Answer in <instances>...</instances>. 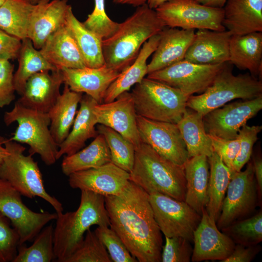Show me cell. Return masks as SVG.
<instances>
[{
    "instance_id": "obj_1",
    "label": "cell",
    "mask_w": 262,
    "mask_h": 262,
    "mask_svg": "<svg viewBox=\"0 0 262 262\" xmlns=\"http://www.w3.org/2000/svg\"><path fill=\"white\" fill-rule=\"evenodd\" d=\"M110 227L138 262H160L162 232L151 207L148 194L130 181L119 196H104Z\"/></svg>"
},
{
    "instance_id": "obj_2",
    "label": "cell",
    "mask_w": 262,
    "mask_h": 262,
    "mask_svg": "<svg viewBox=\"0 0 262 262\" xmlns=\"http://www.w3.org/2000/svg\"><path fill=\"white\" fill-rule=\"evenodd\" d=\"M165 27L147 3L137 7L112 36L103 39L105 65L121 72L134 62L144 44Z\"/></svg>"
},
{
    "instance_id": "obj_3",
    "label": "cell",
    "mask_w": 262,
    "mask_h": 262,
    "mask_svg": "<svg viewBox=\"0 0 262 262\" xmlns=\"http://www.w3.org/2000/svg\"><path fill=\"white\" fill-rule=\"evenodd\" d=\"M54 227V250L57 262L66 260L81 246L84 234L94 225L110 227L104 196L81 191L78 208L74 212L57 213Z\"/></svg>"
},
{
    "instance_id": "obj_4",
    "label": "cell",
    "mask_w": 262,
    "mask_h": 262,
    "mask_svg": "<svg viewBox=\"0 0 262 262\" xmlns=\"http://www.w3.org/2000/svg\"><path fill=\"white\" fill-rule=\"evenodd\" d=\"M130 180L148 194L159 193L184 201L186 180L184 167L163 157L142 142L135 149Z\"/></svg>"
},
{
    "instance_id": "obj_5",
    "label": "cell",
    "mask_w": 262,
    "mask_h": 262,
    "mask_svg": "<svg viewBox=\"0 0 262 262\" xmlns=\"http://www.w3.org/2000/svg\"><path fill=\"white\" fill-rule=\"evenodd\" d=\"M227 62L212 84L202 93L188 98L186 106L203 116L235 99H253L262 96V80L249 73L235 75Z\"/></svg>"
},
{
    "instance_id": "obj_6",
    "label": "cell",
    "mask_w": 262,
    "mask_h": 262,
    "mask_svg": "<svg viewBox=\"0 0 262 262\" xmlns=\"http://www.w3.org/2000/svg\"><path fill=\"white\" fill-rule=\"evenodd\" d=\"M4 146L8 155L0 164V179L7 181L20 194L29 198L39 197L54 209L63 212L62 204L46 190L38 163L33 155H26V148L20 143L6 138Z\"/></svg>"
},
{
    "instance_id": "obj_7",
    "label": "cell",
    "mask_w": 262,
    "mask_h": 262,
    "mask_svg": "<svg viewBox=\"0 0 262 262\" xmlns=\"http://www.w3.org/2000/svg\"><path fill=\"white\" fill-rule=\"evenodd\" d=\"M3 120L7 126L17 123L11 140L28 145L29 154H38L47 165L56 162L59 146L51 134L48 113L26 108L16 102L11 111L4 113Z\"/></svg>"
},
{
    "instance_id": "obj_8",
    "label": "cell",
    "mask_w": 262,
    "mask_h": 262,
    "mask_svg": "<svg viewBox=\"0 0 262 262\" xmlns=\"http://www.w3.org/2000/svg\"><path fill=\"white\" fill-rule=\"evenodd\" d=\"M131 93L137 115L175 124L182 117L189 97L177 88L147 77L136 84Z\"/></svg>"
},
{
    "instance_id": "obj_9",
    "label": "cell",
    "mask_w": 262,
    "mask_h": 262,
    "mask_svg": "<svg viewBox=\"0 0 262 262\" xmlns=\"http://www.w3.org/2000/svg\"><path fill=\"white\" fill-rule=\"evenodd\" d=\"M165 26L184 30L223 31V8L208 6L196 0H169L155 9Z\"/></svg>"
},
{
    "instance_id": "obj_10",
    "label": "cell",
    "mask_w": 262,
    "mask_h": 262,
    "mask_svg": "<svg viewBox=\"0 0 262 262\" xmlns=\"http://www.w3.org/2000/svg\"><path fill=\"white\" fill-rule=\"evenodd\" d=\"M226 192L216 222L220 230L246 218L257 207L258 191L252 162L247 164L244 171L231 173Z\"/></svg>"
},
{
    "instance_id": "obj_11",
    "label": "cell",
    "mask_w": 262,
    "mask_h": 262,
    "mask_svg": "<svg viewBox=\"0 0 262 262\" xmlns=\"http://www.w3.org/2000/svg\"><path fill=\"white\" fill-rule=\"evenodd\" d=\"M155 220L165 237H180L191 243L201 215L184 201L159 193L148 194Z\"/></svg>"
},
{
    "instance_id": "obj_12",
    "label": "cell",
    "mask_w": 262,
    "mask_h": 262,
    "mask_svg": "<svg viewBox=\"0 0 262 262\" xmlns=\"http://www.w3.org/2000/svg\"><path fill=\"white\" fill-rule=\"evenodd\" d=\"M21 195L7 181L0 179V212L10 221L19 237V245L33 241L57 213L35 212L25 205Z\"/></svg>"
},
{
    "instance_id": "obj_13",
    "label": "cell",
    "mask_w": 262,
    "mask_h": 262,
    "mask_svg": "<svg viewBox=\"0 0 262 262\" xmlns=\"http://www.w3.org/2000/svg\"><path fill=\"white\" fill-rule=\"evenodd\" d=\"M227 63L199 65L184 59L148 74L147 78L177 88L190 97L203 93L212 84Z\"/></svg>"
},
{
    "instance_id": "obj_14",
    "label": "cell",
    "mask_w": 262,
    "mask_h": 262,
    "mask_svg": "<svg viewBox=\"0 0 262 262\" xmlns=\"http://www.w3.org/2000/svg\"><path fill=\"white\" fill-rule=\"evenodd\" d=\"M262 109V96L225 104L203 116L206 132L225 140L238 137L241 128Z\"/></svg>"
},
{
    "instance_id": "obj_15",
    "label": "cell",
    "mask_w": 262,
    "mask_h": 262,
    "mask_svg": "<svg viewBox=\"0 0 262 262\" xmlns=\"http://www.w3.org/2000/svg\"><path fill=\"white\" fill-rule=\"evenodd\" d=\"M136 119L141 142L163 157L183 166L189 157L177 124L152 120L137 115Z\"/></svg>"
},
{
    "instance_id": "obj_16",
    "label": "cell",
    "mask_w": 262,
    "mask_h": 262,
    "mask_svg": "<svg viewBox=\"0 0 262 262\" xmlns=\"http://www.w3.org/2000/svg\"><path fill=\"white\" fill-rule=\"evenodd\" d=\"M94 113L97 124L107 126L120 133L133 144L135 149L142 143L131 93L125 92L110 102L97 103Z\"/></svg>"
},
{
    "instance_id": "obj_17",
    "label": "cell",
    "mask_w": 262,
    "mask_h": 262,
    "mask_svg": "<svg viewBox=\"0 0 262 262\" xmlns=\"http://www.w3.org/2000/svg\"><path fill=\"white\" fill-rule=\"evenodd\" d=\"M68 177L72 188L91 191L104 196L120 195L130 182V173L112 162L76 172Z\"/></svg>"
},
{
    "instance_id": "obj_18",
    "label": "cell",
    "mask_w": 262,
    "mask_h": 262,
    "mask_svg": "<svg viewBox=\"0 0 262 262\" xmlns=\"http://www.w3.org/2000/svg\"><path fill=\"white\" fill-rule=\"evenodd\" d=\"M193 242V262H221L230 255L235 246L231 238L217 228L215 221L206 209L202 211L201 220L194 232Z\"/></svg>"
},
{
    "instance_id": "obj_19",
    "label": "cell",
    "mask_w": 262,
    "mask_h": 262,
    "mask_svg": "<svg viewBox=\"0 0 262 262\" xmlns=\"http://www.w3.org/2000/svg\"><path fill=\"white\" fill-rule=\"evenodd\" d=\"M71 6L67 0H39L34 5L28 30V38L40 49L48 38L65 25Z\"/></svg>"
},
{
    "instance_id": "obj_20",
    "label": "cell",
    "mask_w": 262,
    "mask_h": 262,
    "mask_svg": "<svg viewBox=\"0 0 262 262\" xmlns=\"http://www.w3.org/2000/svg\"><path fill=\"white\" fill-rule=\"evenodd\" d=\"M64 83L61 70L38 72L27 81L21 97L16 101L22 106L48 113L60 95Z\"/></svg>"
},
{
    "instance_id": "obj_21",
    "label": "cell",
    "mask_w": 262,
    "mask_h": 262,
    "mask_svg": "<svg viewBox=\"0 0 262 262\" xmlns=\"http://www.w3.org/2000/svg\"><path fill=\"white\" fill-rule=\"evenodd\" d=\"M60 70L64 83L70 90L84 93L98 103H102L106 90L120 73L105 64L97 68L86 66L81 68H64Z\"/></svg>"
},
{
    "instance_id": "obj_22",
    "label": "cell",
    "mask_w": 262,
    "mask_h": 262,
    "mask_svg": "<svg viewBox=\"0 0 262 262\" xmlns=\"http://www.w3.org/2000/svg\"><path fill=\"white\" fill-rule=\"evenodd\" d=\"M232 34L229 31L198 30L184 60L199 65L225 63L229 59V44Z\"/></svg>"
},
{
    "instance_id": "obj_23",
    "label": "cell",
    "mask_w": 262,
    "mask_h": 262,
    "mask_svg": "<svg viewBox=\"0 0 262 262\" xmlns=\"http://www.w3.org/2000/svg\"><path fill=\"white\" fill-rule=\"evenodd\" d=\"M158 45L147 64V74L184 60L195 35L194 30L166 26L160 33Z\"/></svg>"
},
{
    "instance_id": "obj_24",
    "label": "cell",
    "mask_w": 262,
    "mask_h": 262,
    "mask_svg": "<svg viewBox=\"0 0 262 262\" xmlns=\"http://www.w3.org/2000/svg\"><path fill=\"white\" fill-rule=\"evenodd\" d=\"M39 50L57 69L86 66L77 43L66 24L52 33Z\"/></svg>"
},
{
    "instance_id": "obj_25",
    "label": "cell",
    "mask_w": 262,
    "mask_h": 262,
    "mask_svg": "<svg viewBox=\"0 0 262 262\" xmlns=\"http://www.w3.org/2000/svg\"><path fill=\"white\" fill-rule=\"evenodd\" d=\"M223 25L232 35L262 32V0H227Z\"/></svg>"
},
{
    "instance_id": "obj_26",
    "label": "cell",
    "mask_w": 262,
    "mask_h": 262,
    "mask_svg": "<svg viewBox=\"0 0 262 262\" xmlns=\"http://www.w3.org/2000/svg\"><path fill=\"white\" fill-rule=\"evenodd\" d=\"M97 103L90 96L82 95L72 130L59 146L57 160L64 155L70 156L75 153L85 146L88 139L94 138L98 135L96 130L97 121L94 113V107Z\"/></svg>"
},
{
    "instance_id": "obj_27",
    "label": "cell",
    "mask_w": 262,
    "mask_h": 262,
    "mask_svg": "<svg viewBox=\"0 0 262 262\" xmlns=\"http://www.w3.org/2000/svg\"><path fill=\"white\" fill-rule=\"evenodd\" d=\"M229 64L240 70H247L262 80V32L232 35L229 44Z\"/></svg>"
},
{
    "instance_id": "obj_28",
    "label": "cell",
    "mask_w": 262,
    "mask_h": 262,
    "mask_svg": "<svg viewBox=\"0 0 262 262\" xmlns=\"http://www.w3.org/2000/svg\"><path fill=\"white\" fill-rule=\"evenodd\" d=\"M183 167L186 180L184 201L201 215L208 202V158L203 155L193 156Z\"/></svg>"
},
{
    "instance_id": "obj_29",
    "label": "cell",
    "mask_w": 262,
    "mask_h": 262,
    "mask_svg": "<svg viewBox=\"0 0 262 262\" xmlns=\"http://www.w3.org/2000/svg\"><path fill=\"white\" fill-rule=\"evenodd\" d=\"M159 40L158 33L144 44L134 62L121 71L108 88L104 96V103L114 101L120 95L128 91L132 86L142 81L147 74V60L155 51Z\"/></svg>"
},
{
    "instance_id": "obj_30",
    "label": "cell",
    "mask_w": 262,
    "mask_h": 262,
    "mask_svg": "<svg viewBox=\"0 0 262 262\" xmlns=\"http://www.w3.org/2000/svg\"><path fill=\"white\" fill-rule=\"evenodd\" d=\"M82 93L74 92L65 84L63 92L48 113L49 129L56 143L59 146L66 138L77 113Z\"/></svg>"
},
{
    "instance_id": "obj_31",
    "label": "cell",
    "mask_w": 262,
    "mask_h": 262,
    "mask_svg": "<svg viewBox=\"0 0 262 262\" xmlns=\"http://www.w3.org/2000/svg\"><path fill=\"white\" fill-rule=\"evenodd\" d=\"M186 147L189 158L203 155L209 157L213 152L211 138L206 132L203 116L189 108L177 123Z\"/></svg>"
},
{
    "instance_id": "obj_32",
    "label": "cell",
    "mask_w": 262,
    "mask_h": 262,
    "mask_svg": "<svg viewBox=\"0 0 262 262\" xmlns=\"http://www.w3.org/2000/svg\"><path fill=\"white\" fill-rule=\"evenodd\" d=\"M112 162L110 152L104 136L98 133L92 142L75 153L65 156L62 164V172L68 176L72 173L97 168Z\"/></svg>"
},
{
    "instance_id": "obj_33",
    "label": "cell",
    "mask_w": 262,
    "mask_h": 262,
    "mask_svg": "<svg viewBox=\"0 0 262 262\" xmlns=\"http://www.w3.org/2000/svg\"><path fill=\"white\" fill-rule=\"evenodd\" d=\"M65 24L72 33L86 66L97 68L105 65L102 51L103 39L88 29L77 18L71 7L68 10Z\"/></svg>"
},
{
    "instance_id": "obj_34",
    "label": "cell",
    "mask_w": 262,
    "mask_h": 262,
    "mask_svg": "<svg viewBox=\"0 0 262 262\" xmlns=\"http://www.w3.org/2000/svg\"><path fill=\"white\" fill-rule=\"evenodd\" d=\"M208 158L209 179L208 202L206 210L216 222L220 214L223 200L231 179V171L213 151Z\"/></svg>"
},
{
    "instance_id": "obj_35",
    "label": "cell",
    "mask_w": 262,
    "mask_h": 262,
    "mask_svg": "<svg viewBox=\"0 0 262 262\" xmlns=\"http://www.w3.org/2000/svg\"><path fill=\"white\" fill-rule=\"evenodd\" d=\"M17 58L18 66L14 74V84L16 92L20 96L27 81L32 76L40 71L57 70L46 59L39 50L34 48L29 38L22 40Z\"/></svg>"
},
{
    "instance_id": "obj_36",
    "label": "cell",
    "mask_w": 262,
    "mask_h": 262,
    "mask_svg": "<svg viewBox=\"0 0 262 262\" xmlns=\"http://www.w3.org/2000/svg\"><path fill=\"white\" fill-rule=\"evenodd\" d=\"M34 5L26 0H6L0 6V29L21 40L28 38Z\"/></svg>"
},
{
    "instance_id": "obj_37",
    "label": "cell",
    "mask_w": 262,
    "mask_h": 262,
    "mask_svg": "<svg viewBox=\"0 0 262 262\" xmlns=\"http://www.w3.org/2000/svg\"><path fill=\"white\" fill-rule=\"evenodd\" d=\"M29 247L19 245L13 262H50L55 259L54 250V227H44Z\"/></svg>"
},
{
    "instance_id": "obj_38",
    "label": "cell",
    "mask_w": 262,
    "mask_h": 262,
    "mask_svg": "<svg viewBox=\"0 0 262 262\" xmlns=\"http://www.w3.org/2000/svg\"><path fill=\"white\" fill-rule=\"evenodd\" d=\"M97 130L105 139L110 152L111 162L130 173L134 161L135 147L133 144L107 126L99 124Z\"/></svg>"
},
{
    "instance_id": "obj_39",
    "label": "cell",
    "mask_w": 262,
    "mask_h": 262,
    "mask_svg": "<svg viewBox=\"0 0 262 262\" xmlns=\"http://www.w3.org/2000/svg\"><path fill=\"white\" fill-rule=\"evenodd\" d=\"M235 244L255 246L262 241V212L260 210L251 217L237 221L222 229Z\"/></svg>"
},
{
    "instance_id": "obj_40",
    "label": "cell",
    "mask_w": 262,
    "mask_h": 262,
    "mask_svg": "<svg viewBox=\"0 0 262 262\" xmlns=\"http://www.w3.org/2000/svg\"><path fill=\"white\" fill-rule=\"evenodd\" d=\"M79 247L66 262H112L105 246L94 231L90 229Z\"/></svg>"
},
{
    "instance_id": "obj_41",
    "label": "cell",
    "mask_w": 262,
    "mask_h": 262,
    "mask_svg": "<svg viewBox=\"0 0 262 262\" xmlns=\"http://www.w3.org/2000/svg\"><path fill=\"white\" fill-rule=\"evenodd\" d=\"M95 233L105 246L112 262H137L126 246L111 228L107 226H98Z\"/></svg>"
},
{
    "instance_id": "obj_42",
    "label": "cell",
    "mask_w": 262,
    "mask_h": 262,
    "mask_svg": "<svg viewBox=\"0 0 262 262\" xmlns=\"http://www.w3.org/2000/svg\"><path fill=\"white\" fill-rule=\"evenodd\" d=\"M94 2L93 11L82 23L102 39H106L116 31L119 23L112 20L107 15L105 0H94Z\"/></svg>"
},
{
    "instance_id": "obj_43",
    "label": "cell",
    "mask_w": 262,
    "mask_h": 262,
    "mask_svg": "<svg viewBox=\"0 0 262 262\" xmlns=\"http://www.w3.org/2000/svg\"><path fill=\"white\" fill-rule=\"evenodd\" d=\"M11 224L0 212V262H13L17 253L19 237Z\"/></svg>"
},
{
    "instance_id": "obj_44",
    "label": "cell",
    "mask_w": 262,
    "mask_h": 262,
    "mask_svg": "<svg viewBox=\"0 0 262 262\" xmlns=\"http://www.w3.org/2000/svg\"><path fill=\"white\" fill-rule=\"evenodd\" d=\"M262 130V126H243L239 131L238 137L240 140L239 152L233 164V172L240 171L247 163L252 154L253 147L258 140V135Z\"/></svg>"
},
{
    "instance_id": "obj_45",
    "label": "cell",
    "mask_w": 262,
    "mask_h": 262,
    "mask_svg": "<svg viewBox=\"0 0 262 262\" xmlns=\"http://www.w3.org/2000/svg\"><path fill=\"white\" fill-rule=\"evenodd\" d=\"M193 248L191 242L180 237L165 236V244L163 246L161 262H189Z\"/></svg>"
},
{
    "instance_id": "obj_46",
    "label": "cell",
    "mask_w": 262,
    "mask_h": 262,
    "mask_svg": "<svg viewBox=\"0 0 262 262\" xmlns=\"http://www.w3.org/2000/svg\"><path fill=\"white\" fill-rule=\"evenodd\" d=\"M14 66L6 59H0V108L9 105L15 99Z\"/></svg>"
},
{
    "instance_id": "obj_47",
    "label": "cell",
    "mask_w": 262,
    "mask_h": 262,
    "mask_svg": "<svg viewBox=\"0 0 262 262\" xmlns=\"http://www.w3.org/2000/svg\"><path fill=\"white\" fill-rule=\"evenodd\" d=\"M211 138L213 150L220 157L224 164L233 172V162L240 148V140H225L208 134Z\"/></svg>"
},
{
    "instance_id": "obj_48",
    "label": "cell",
    "mask_w": 262,
    "mask_h": 262,
    "mask_svg": "<svg viewBox=\"0 0 262 262\" xmlns=\"http://www.w3.org/2000/svg\"><path fill=\"white\" fill-rule=\"evenodd\" d=\"M22 40L0 29V59L9 60L17 58Z\"/></svg>"
},
{
    "instance_id": "obj_49",
    "label": "cell",
    "mask_w": 262,
    "mask_h": 262,
    "mask_svg": "<svg viewBox=\"0 0 262 262\" xmlns=\"http://www.w3.org/2000/svg\"><path fill=\"white\" fill-rule=\"evenodd\" d=\"M261 249V247L259 245L246 246L235 244L230 255L221 262H250L256 256Z\"/></svg>"
},
{
    "instance_id": "obj_50",
    "label": "cell",
    "mask_w": 262,
    "mask_h": 262,
    "mask_svg": "<svg viewBox=\"0 0 262 262\" xmlns=\"http://www.w3.org/2000/svg\"><path fill=\"white\" fill-rule=\"evenodd\" d=\"M254 176L256 180L258 194L262 195V160L261 157L254 159L253 162Z\"/></svg>"
},
{
    "instance_id": "obj_51",
    "label": "cell",
    "mask_w": 262,
    "mask_h": 262,
    "mask_svg": "<svg viewBox=\"0 0 262 262\" xmlns=\"http://www.w3.org/2000/svg\"><path fill=\"white\" fill-rule=\"evenodd\" d=\"M227 0H196L203 5L216 8H223Z\"/></svg>"
},
{
    "instance_id": "obj_52",
    "label": "cell",
    "mask_w": 262,
    "mask_h": 262,
    "mask_svg": "<svg viewBox=\"0 0 262 262\" xmlns=\"http://www.w3.org/2000/svg\"><path fill=\"white\" fill-rule=\"evenodd\" d=\"M115 4H128L134 7H138L146 3L147 0H113Z\"/></svg>"
},
{
    "instance_id": "obj_53",
    "label": "cell",
    "mask_w": 262,
    "mask_h": 262,
    "mask_svg": "<svg viewBox=\"0 0 262 262\" xmlns=\"http://www.w3.org/2000/svg\"><path fill=\"white\" fill-rule=\"evenodd\" d=\"M5 140V138L0 136V164L2 163L9 153L4 145Z\"/></svg>"
},
{
    "instance_id": "obj_54",
    "label": "cell",
    "mask_w": 262,
    "mask_h": 262,
    "mask_svg": "<svg viewBox=\"0 0 262 262\" xmlns=\"http://www.w3.org/2000/svg\"><path fill=\"white\" fill-rule=\"evenodd\" d=\"M169 0H147V4L149 8L155 9L158 7Z\"/></svg>"
},
{
    "instance_id": "obj_55",
    "label": "cell",
    "mask_w": 262,
    "mask_h": 262,
    "mask_svg": "<svg viewBox=\"0 0 262 262\" xmlns=\"http://www.w3.org/2000/svg\"><path fill=\"white\" fill-rule=\"evenodd\" d=\"M6 0H0V6Z\"/></svg>"
}]
</instances>
